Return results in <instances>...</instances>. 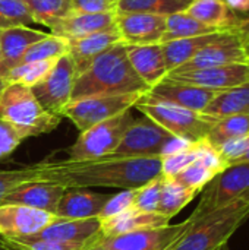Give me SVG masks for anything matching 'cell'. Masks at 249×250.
<instances>
[{
  "instance_id": "f5cc1de1",
  "label": "cell",
  "mask_w": 249,
  "mask_h": 250,
  "mask_svg": "<svg viewBox=\"0 0 249 250\" xmlns=\"http://www.w3.org/2000/svg\"><path fill=\"white\" fill-rule=\"evenodd\" d=\"M0 59H1V48H0Z\"/></svg>"
},
{
  "instance_id": "d4e9b609",
  "label": "cell",
  "mask_w": 249,
  "mask_h": 250,
  "mask_svg": "<svg viewBox=\"0 0 249 250\" xmlns=\"http://www.w3.org/2000/svg\"><path fill=\"white\" fill-rule=\"evenodd\" d=\"M203 114L213 120L236 114H249V82L219 91L203 110Z\"/></svg>"
},
{
  "instance_id": "484cf974",
  "label": "cell",
  "mask_w": 249,
  "mask_h": 250,
  "mask_svg": "<svg viewBox=\"0 0 249 250\" xmlns=\"http://www.w3.org/2000/svg\"><path fill=\"white\" fill-rule=\"evenodd\" d=\"M185 12L201 23L217 31L233 29L239 19L238 15L229 9L225 0H192Z\"/></svg>"
},
{
  "instance_id": "2e32d148",
  "label": "cell",
  "mask_w": 249,
  "mask_h": 250,
  "mask_svg": "<svg viewBox=\"0 0 249 250\" xmlns=\"http://www.w3.org/2000/svg\"><path fill=\"white\" fill-rule=\"evenodd\" d=\"M101 236V227L98 218L72 220L56 217L48 226H45L37 234L29 237L40 240L66 242V243H91Z\"/></svg>"
},
{
  "instance_id": "bcb514c9",
  "label": "cell",
  "mask_w": 249,
  "mask_h": 250,
  "mask_svg": "<svg viewBox=\"0 0 249 250\" xmlns=\"http://www.w3.org/2000/svg\"><path fill=\"white\" fill-rule=\"evenodd\" d=\"M233 29H235L241 37H242V40H244V41H245V40H248L249 38V15L248 16H245V18H239Z\"/></svg>"
},
{
  "instance_id": "8d00e7d4",
  "label": "cell",
  "mask_w": 249,
  "mask_h": 250,
  "mask_svg": "<svg viewBox=\"0 0 249 250\" xmlns=\"http://www.w3.org/2000/svg\"><path fill=\"white\" fill-rule=\"evenodd\" d=\"M216 176H217L216 171H213L205 164H203L200 160H197L192 164H189L186 168H183L182 171L175 174L173 179L178 183H181L189 189L201 192Z\"/></svg>"
},
{
  "instance_id": "603a6c76",
  "label": "cell",
  "mask_w": 249,
  "mask_h": 250,
  "mask_svg": "<svg viewBox=\"0 0 249 250\" xmlns=\"http://www.w3.org/2000/svg\"><path fill=\"white\" fill-rule=\"evenodd\" d=\"M126 54L131 66L150 89L161 82L169 73L161 44L126 45Z\"/></svg>"
},
{
  "instance_id": "60d3db41",
  "label": "cell",
  "mask_w": 249,
  "mask_h": 250,
  "mask_svg": "<svg viewBox=\"0 0 249 250\" xmlns=\"http://www.w3.org/2000/svg\"><path fill=\"white\" fill-rule=\"evenodd\" d=\"M135 196H136V189H126V190H122L120 193L112 195L109 198V201L104 204V207L98 215V220L117 215V214L132 208Z\"/></svg>"
},
{
  "instance_id": "681fc988",
  "label": "cell",
  "mask_w": 249,
  "mask_h": 250,
  "mask_svg": "<svg viewBox=\"0 0 249 250\" xmlns=\"http://www.w3.org/2000/svg\"><path fill=\"white\" fill-rule=\"evenodd\" d=\"M87 250H112V249H107V248H104V246H100V245L95 242V243H92V245H91V246H90Z\"/></svg>"
},
{
  "instance_id": "7c38bea8",
  "label": "cell",
  "mask_w": 249,
  "mask_h": 250,
  "mask_svg": "<svg viewBox=\"0 0 249 250\" xmlns=\"http://www.w3.org/2000/svg\"><path fill=\"white\" fill-rule=\"evenodd\" d=\"M172 135L150 119H135L112 155L160 157L164 142Z\"/></svg>"
},
{
  "instance_id": "4316f807",
  "label": "cell",
  "mask_w": 249,
  "mask_h": 250,
  "mask_svg": "<svg viewBox=\"0 0 249 250\" xmlns=\"http://www.w3.org/2000/svg\"><path fill=\"white\" fill-rule=\"evenodd\" d=\"M223 31H217L213 34H205V35H198V37H189V38H181V40H173L167 42H161V48L164 53L166 59V66L167 70L172 72L186 62H189L201 48H204L207 44L214 41Z\"/></svg>"
},
{
  "instance_id": "74e56055",
  "label": "cell",
  "mask_w": 249,
  "mask_h": 250,
  "mask_svg": "<svg viewBox=\"0 0 249 250\" xmlns=\"http://www.w3.org/2000/svg\"><path fill=\"white\" fill-rule=\"evenodd\" d=\"M198 152H200V145L198 141L192 142L186 149L163 157L161 158V174L166 177H173L183 168H186L189 164L198 160Z\"/></svg>"
},
{
  "instance_id": "ee69618b",
  "label": "cell",
  "mask_w": 249,
  "mask_h": 250,
  "mask_svg": "<svg viewBox=\"0 0 249 250\" xmlns=\"http://www.w3.org/2000/svg\"><path fill=\"white\" fill-rule=\"evenodd\" d=\"M192 142L186 141V139H182V138H178V136H170L164 145H163V149H161V154H160V158L163 157H167V155H172V154H176V152H181L183 149H186Z\"/></svg>"
},
{
  "instance_id": "e575fe53",
  "label": "cell",
  "mask_w": 249,
  "mask_h": 250,
  "mask_svg": "<svg viewBox=\"0 0 249 250\" xmlns=\"http://www.w3.org/2000/svg\"><path fill=\"white\" fill-rule=\"evenodd\" d=\"M31 23H35L34 18L22 0H0V29Z\"/></svg>"
},
{
  "instance_id": "cb8c5ba5",
  "label": "cell",
  "mask_w": 249,
  "mask_h": 250,
  "mask_svg": "<svg viewBox=\"0 0 249 250\" xmlns=\"http://www.w3.org/2000/svg\"><path fill=\"white\" fill-rule=\"evenodd\" d=\"M170 224V220L158 212H144L135 208H129L117 215L101 218V236H120L126 233H134L145 229H157Z\"/></svg>"
},
{
  "instance_id": "44dd1931",
  "label": "cell",
  "mask_w": 249,
  "mask_h": 250,
  "mask_svg": "<svg viewBox=\"0 0 249 250\" xmlns=\"http://www.w3.org/2000/svg\"><path fill=\"white\" fill-rule=\"evenodd\" d=\"M47 37L45 32L32 29L29 26H15L0 29V82H3L4 76L9 70L19 64L25 51L35 44L37 41Z\"/></svg>"
},
{
  "instance_id": "9c48e42d",
  "label": "cell",
  "mask_w": 249,
  "mask_h": 250,
  "mask_svg": "<svg viewBox=\"0 0 249 250\" xmlns=\"http://www.w3.org/2000/svg\"><path fill=\"white\" fill-rule=\"evenodd\" d=\"M75 79V64L66 54L56 62L51 72L40 83L31 86V91L44 110L62 116L63 108L70 103Z\"/></svg>"
},
{
  "instance_id": "52a82bcc",
  "label": "cell",
  "mask_w": 249,
  "mask_h": 250,
  "mask_svg": "<svg viewBox=\"0 0 249 250\" xmlns=\"http://www.w3.org/2000/svg\"><path fill=\"white\" fill-rule=\"evenodd\" d=\"M141 92L122 95H98L70 101L62 111V117L69 119L79 132H84L94 125L109 120L126 110L134 108L142 97Z\"/></svg>"
},
{
  "instance_id": "7bdbcfd3",
  "label": "cell",
  "mask_w": 249,
  "mask_h": 250,
  "mask_svg": "<svg viewBox=\"0 0 249 250\" xmlns=\"http://www.w3.org/2000/svg\"><path fill=\"white\" fill-rule=\"evenodd\" d=\"M23 139L19 133L4 120L0 119V160L12 155Z\"/></svg>"
},
{
  "instance_id": "d590c367",
  "label": "cell",
  "mask_w": 249,
  "mask_h": 250,
  "mask_svg": "<svg viewBox=\"0 0 249 250\" xmlns=\"http://www.w3.org/2000/svg\"><path fill=\"white\" fill-rule=\"evenodd\" d=\"M40 180V168L38 164H32L28 167L16 168V170H1L0 168V205L3 199L18 186Z\"/></svg>"
},
{
  "instance_id": "8fae6325",
  "label": "cell",
  "mask_w": 249,
  "mask_h": 250,
  "mask_svg": "<svg viewBox=\"0 0 249 250\" xmlns=\"http://www.w3.org/2000/svg\"><path fill=\"white\" fill-rule=\"evenodd\" d=\"M236 63H249L244 47V40L235 29H227L223 31L214 41L201 48L189 62L172 72L210 69Z\"/></svg>"
},
{
  "instance_id": "4dcf8cb0",
  "label": "cell",
  "mask_w": 249,
  "mask_h": 250,
  "mask_svg": "<svg viewBox=\"0 0 249 250\" xmlns=\"http://www.w3.org/2000/svg\"><path fill=\"white\" fill-rule=\"evenodd\" d=\"M57 60L59 59H48V60L18 64L7 72V75L3 79V83H22L31 88L40 83L51 72Z\"/></svg>"
},
{
  "instance_id": "f6af8a7d",
  "label": "cell",
  "mask_w": 249,
  "mask_h": 250,
  "mask_svg": "<svg viewBox=\"0 0 249 250\" xmlns=\"http://www.w3.org/2000/svg\"><path fill=\"white\" fill-rule=\"evenodd\" d=\"M225 3L229 6V9L238 15V13H248L249 15V0H225Z\"/></svg>"
},
{
  "instance_id": "1f68e13d",
  "label": "cell",
  "mask_w": 249,
  "mask_h": 250,
  "mask_svg": "<svg viewBox=\"0 0 249 250\" xmlns=\"http://www.w3.org/2000/svg\"><path fill=\"white\" fill-rule=\"evenodd\" d=\"M192 0H119L117 12H142L169 16L186 10Z\"/></svg>"
},
{
  "instance_id": "4fadbf2b",
  "label": "cell",
  "mask_w": 249,
  "mask_h": 250,
  "mask_svg": "<svg viewBox=\"0 0 249 250\" xmlns=\"http://www.w3.org/2000/svg\"><path fill=\"white\" fill-rule=\"evenodd\" d=\"M114 26L126 45L160 44L166 32V16L142 12H116Z\"/></svg>"
},
{
  "instance_id": "83f0119b",
  "label": "cell",
  "mask_w": 249,
  "mask_h": 250,
  "mask_svg": "<svg viewBox=\"0 0 249 250\" xmlns=\"http://www.w3.org/2000/svg\"><path fill=\"white\" fill-rule=\"evenodd\" d=\"M201 192L189 189L181 183H178L173 177L163 176L161 190H160V201L157 212L164 215L166 218L172 220L178 215L188 204H191L197 195Z\"/></svg>"
},
{
  "instance_id": "3957f363",
  "label": "cell",
  "mask_w": 249,
  "mask_h": 250,
  "mask_svg": "<svg viewBox=\"0 0 249 250\" xmlns=\"http://www.w3.org/2000/svg\"><path fill=\"white\" fill-rule=\"evenodd\" d=\"M249 218V192L204 217H189V227L169 250H217Z\"/></svg>"
},
{
  "instance_id": "816d5d0a",
  "label": "cell",
  "mask_w": 249,
  "mask_h": 250,
  "mask_svg": "<svg viewBox=\"0 0 249 250\" xmlns=\"http://www.w3.org/2000/svg\"><path fill=\"white\" fill-rule=\"evenodd\" d=\"M217 250H230V249H229V246H227V243H226V245H223L220 249H217Z\"/></svg>"
},
{
  "instance_id": "30bf717a",
  "label": "cell",
  "mask_w": 249,
  "mask_h": 250,
  "mask_svg": "<svg viewBox=\"0 0 249 250\" xmlns=\"http://www.w3.org/2000/svg\"><path fill=\"white\" fill-rule=\"evenodd\" d=\"M191 221L186 218L178 224L157 229H145L120 236H100L97 243L112 250H169L188 230Z\"/></svg>"
},
{
  "instance_id": "f35d334b",
  "label": "cell",
  "mask_w": 249,
  "mask_h": 250,
  "mask_svg": "<svg viewBox=\"0 0 249 250\" xmlns=\"http://www.w3.org/2000/svg\"><path fill=\"white\" fill-rule=\"evenodd\" d=\"M7 239V237H6ZM100 239V237H98ZM21 250H87L92 243H66V242H53V240H40L29 236L7 239Z\"/></svg>"
},
{
  "instance_id": "f1b7e54d",
  "label": "cell",
  "mask_w": 249,
  "mask_h": 250,
  "mask_svg": "<svg viewBox=\"0 0 249 250\" xmlns=\"http://www.w3.org/2000/svg\"><path fill=\"white\" fill-rule=\"evenodd\" d=\"M249 135V114H236L219 119L213 123L207 141L211 146L219 149L225 144L241 139Z\"/></svg>"
},
{
  "instance_id": "5b68a950",
  "label": "cell",
  "mask_w": 249,
  "mask_h": 250,
  "mask_svg": "<svg viewBox=\"0 0 249 250\" xmlns=\"http://www.w3.org/2000/svg\"><path fill=\"white\" fill-rule=\"evenodd\" d=\"M147 119L163 127L173 136L197 142L205 139L216 120L172 103L144 94L134 105Z\"/></svg>"
},
{
  "instance_id": "f907efd6",
  "label": "cell",
  "mask_w": 249,
  "mask_h": 250,
  "mask_svg": "<svg viewBox=\"0 0 249 250\" xmlns=\"http://www.w3.org/2000/svg\"><path fill=\"white\" fill-rule=\"evenodd\" d=\"M244 47H245V53H247V57H248V62H249V38L244 41Z\"/></svg>"
},
{
  "instance_id": "277c9868",
  "label": "cell",
  "mask_w": 249,
  "mask_h": 250,
  "mask_svg": "<svg viewBox=\"0 0 249 250\" xmlns=\"http://www.w3.org/2000/svg\"><path fill=\"white\" fill-rule=\"evenodd\" d=\"M0 119L22 139L50 133L62 122V116L44 110L31 88L22 83H4L0 88Z\"/></svg>"
},
{
  "instance_id": "836d02e7",
  "label": "cell",
  "mask_w": 249,
  "mask_h": 250,
  "mask_svg": "<svg viewBox=\"0 0 249 250\" xmlns=\"http://www.w3.org/2000/svg\"><path fill=\"white\" fill-rule=\"evenodd\" d=\"M35 23L44 25L47 28L51 26L57 19L69 15L72 12L70 9V0H22Z\"/></svg>"
},
{
  "instance_id": "7dc6e473",
  "label": "cell",
  "mask_w": 249,
  "mask_h": 250,
  "mask_svg": "<svg viewBox=\"0 0 249 250\" xmlns=\"http://www.w3.org/2000/svg\"><path fill=\"white\" fill-rule=\"evenodd\" d=\"M0 250H21L19 248H16L13 243H10L6 237L0 236Z\"/></svg>"
},
{
  "instance_id": "ba28073f",
  "label": "cell",
  "mask_w": 249,
  "mask_h": 250,
  "mask_svg": "<svg viewBox=\"0 0 249 250\" xmlns=\"http://www.w3.org/2000/svg\"><path fill=\"white\" fill-rule=\"evenodd\" d=\"M247 192H249V161L232 164L201 190L200 204L189 217H204L229 205Z\"/></svg>"
},
{
  "instance_id": "ffe728a7",
  "label": "cell",
  "mask_w": 249,
  "mask_h": 250,
  "mask_svg": "<svg viewBox=\"0 0 249 250\" xmlns=\"http://www.w3.org/2000/svg\"><path fill=\"white\" fill-rule=\"evenodd\" d=\"M110 196L112 193L91 192L84 188H68L57 204L56 215L72 220L98 218Z\"/></svg>"
},
{
  "instance_id": "6da1fadb",
  "label": "cell",
  "mask_w": 249,
  "mask_h": 250,
  "mask_svg": "<svg viewBox=\"0 0 249 250\" xmlns=\"http://www.w3.org/2000/svg\"><path fill=\"white\" fill-rule=\"evenodd\" d=\"M40 180L68 188L139 189L161 176L160 157L107 155L95 160H44L37 163Z\"/></svg>"
},
{
  "instance_id": "d6986e66",
  "label": "cell",
  "mask_w": 249,
  "mask_h": 250,
  "mask_svg": "<svg viewBox=\"0 0 249 250\" xmlns=\"http://www.w3.org/2000/svg\"><path fill=\"white\" fill-rule=\"evenodd\" d=\"M66 188L53 182H44V180H35L28 182L16 189H13L1 204H16L23 205L35 209H41L45 212L56 214L57 204L65 193Z\"/></svg>"
},
{
  "instance_id": "5bb4252c",
  "label": "cell",
  "mask_w": 249,
  "mask_h": 250,
  "mask_svg": "<svg viewBox=\"0 0 249 250\" xmlns=\"http://www.w3.org/2000/svg\"><path fill=\"white\" fill-rule=\"evenodd\" d=\"M166 78L219 92L249 82V63H236L186 72H169Z\"/></svg>"
},
{
  "instance_id": "ab89813d",
  "label": "cell",
  "mask_w": 249,
  "mask_h": 250,
  "mask_svg": "<svg viewBox=\"0 0 249 250\" xmlns=\"http://www.w3.org/2000/svg\"><path fill=\"white\" fill-rule=\"evenodd\" d=\"M161 183H163V174L148 182L147 185L141 186L139 189H136V196L132 208L144 212H157Z\"/></svg>"
},
{
  "instance_id": "d6a6232c",
  "label": "cell",
  "mask_w": 249,
  "mask_h": 250,
  "mask_svg": "<svg viewBox=\"0 0 249 250\" xmlns=\"http://www.w3.org/2000/svg\"><path fill=\"white\" fill-rule=\"evenodd\" d=\"M68 51H69V44H68L66 38H62V37H57L53 34H47V37L37 41L25 51L19 64L40 62V60H48V59H60V57L66 56Z\"/></svg>"
},
{
  "instance_id": "9a60e30c",
  "label": "cell",
  "mask_w": 249,
  "mask_h": 250,
  "mask_svg": "<svg viewBox=\"0 0 249 250\" xmlns=\"http://www.w3.org/2000/svg\"><path fill=\"white\" fill-rule=\"evenodd\" d=\"M57 215L41 209L16 205H0V236L7 239L32 236L48 226Z\"/></svg>"
},
{
  "instance_id": "b9f144b4",
  "label": "cell",
  "mask_w": 249,
  "mask_h": 250,
  "mask_svg": "<svg viewBox=\"0 0 249 250\" xmlns=\"http://www.w3.org/2000/svg\"><path fill=\"white\" fill-rule=\"evenodd\" d=\"M119 0H70L72 12L79 13H116Z\"/></svg>"
},
{
  "instance_id": "7402d4cb",
  "label": "cell",
  "mask_w": 249,
  "mask_h": 250,
  "mask_svg": "<svg viewBox=\"0 0 249 250\" xmlns=\"http://www.w3.org/2000/svg\"><path fill=\"white\" fill-rule=\"evenodd\" d=\"M116 13H79L70 12L69 15L57 19L48 28L53 35L70 40L94 32L114 28Z\"/></svg>"
},
{
  "instance_id": "e0dca14e",
  "label": "cell",
  "mask_w": 249,
  "mask_h": 250,
  "mask_svg": "<svg viewBox=\"0 0 249 250\" xmlns=\"http://www.w3.org/2000/svg\"><path fill=\"white\" fill-rule=\"evenodd\" d=\"M147 94L154 98L172 103L175 105H179V107H183L197 113H203V110L208 105V103L214 98L217 92L164 78L161 82L154 85Z\"/></svg>"
},
{
  "instance_id": "ac0fdd59",
  "label": "cell",
  "mask_w": 249,
  "mask_h": 250,
  "mask_svg": "<svg viewBox=\"0 0 249 250\" xmlns=\"http://www.w3.org/2000/svg\"><path fill=\"white\" fill-rule=\"evenodd\" d=\"M122 42V38L114 28L94 32L90 35L70 38L68 40L69 44V57L72 59L76 70V76L88 69V66L104 51Z\"/></svg>"
},
{
  "instance_id": "7a4b0ae2",
  "label": "cell",
  "mask_w": 249,
  "mask_h": 250,
  "mask_svg": "<svg viewBox=\"0 0 249 250\" xmlns=\"http://www.w3.org/2000/svg\"><path fill=\"white\" fill-rule=\"evenodd\" d=\"M150 86L136 75L126 54V44L120 42L100 54L87 70L75 79L70 101L98 97L141 92L147 94Z\"/></svg>"
},
{
  "instance_id": "c3c4849f",
  "label": "cell",
  "mask_w": 249,
  "mask_h": 250,
  "mask_svg": "<svg viewBox=\"0 0 249 250\" xmlns=\"http://www.w3.org/2000/svg\"><path fill=\"white\" fill-rule=\"evenodd\" d=\"M247 161H249V145H248V149L244 152V155H242V157H241V158H239V160H238L235 164H239V163H247Z\"/></svg>"
},
{
  "instance_id": "8992f818",
  "label": "cell",
  "mask_w": 249,
  "mask_h": 250,
  "mask_svg": "<svg viewBox=\"0 0 249 250\" xmlns=\"http://www.w3.org/2000/svg\"><path fill=\"white\" fill-rule=\"evenodd\" d=\"M134 120L132 111L126 110L81 132L75 144L68 149V160L84 161L112 155Z\"/></svg>"
},
{
  "instance_id": "f546056e",
  "label": "cell",
  "mask_w": 249,
  "mask_h": 250,
  "mask_svg": "<svg viewBox=\"0 0 249 250\" xmlns=\"http://www.w3.org/2000/svg\"><path fill=\"white\" fill-rule=\"evenodd\" d=\"M213 32H217V29L201 23L200 21H197L195 18H192L183 10V12H178V13L166 16V32L161 38V42L181 40V38H189V37H198V35H205V34H213Z\"/></svg>"
}]
</instances>
